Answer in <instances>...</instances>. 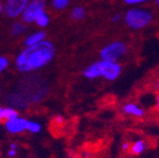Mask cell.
<instances>
[{
  "label": "cell",
  "instance_id": "obj_16",
  "mask_svg": "<svg viewBox=\"0 0 159 158\" xmlns=\"http://www.w3.org/2000/svg\"><path fill=\"white\" fill-rule=\"evenodd\" d=\"M86 17V9L82 6H77V7L73 8V10L71 11V18L73 20H76V21H80V20H83Z\"/></svg>",
  "mask_w": 159,
  "mask_h": 158
},
{
  "label": "cell",
  "instance_id": "obj_31",
  "mask_svg": "<svg viewBox=\"0 0 159 158\" xmlns=\"http://www.w3.org/2000/svg\"><path fill=\"white\" fill-rule=\"evenodd\" d=\"M0 158H2V157H0Z\"/></svg>",
  "mask_w": 159,
  "mask_h": 158
},
{
  "label": "cell",
  "instance_id": "obj_9",
  "mask_svg": "<svg viewBox=\"0 0 159 158\" xmlns=\"http://www.w3.org/2000/svg\"><path fill=\"white\" fill-rule=\"evenodd\" d=\"M7 103L10 107H13L16 109H25L30 106V103L22 94L16 90L7 95Z\"/></svg>",
  "mask_w": 159,
  "mask_h": 158
},
{
  "label": "cell",
  "instance_id": "obj_19",
  "mask_svg": "<svg viewBox=\"0 0 159 158\" xmlns=\"http://www.w3.org/2000/svg\"><path fill=\"white\" fill-rule=\"evenodd\" d=\"M9 67V60L6 57H0V73L5 72Z\"/></svg>",
  "mask_w": 159,
  "mask_h": 158
},
{
  "label": "cell",
  "instance_id": "obj_26",
  "mask_svg": "<svg viewBox=\"0 0 159 158\" xmlns=\"http://www.w3.org/2000/svg\"><path fill=\"white\" fill-rule=\"evenodd\" d=\"M156 106H157V109H158V111H159V94L157 95V105H156Z\"/></svg>",
  "mask_w": 159,
  "mask_h": 158
},
{
  "label": "cell",
  "instance_id": "obj_6",
  "mask_svg": "<svg viewBox=\"0 0 159 158\" xmlns=\"http://www.w3.org/2000/svg\"><path fill=\"white\" fill-rule=\"evenodd\" d=\"M29 1L30 0H6L3 3V13L11 19L21 17Z\"/></svg>",
  "mask_w": 159,
  "mask_h": 158
},
{
  "label": "cell",
  "instance_id": "obj_21",
  "mask_svg": "<svg viewBox=\"0 0 159 158\" xmlns=\"http://www.w3.org/2000/svg\"><path fill=\"white\" fill-rule=\"evenodd\" d=\"M122 17H123V16L118 13V15H114V16H113L111 20H112V22H118V21H120V20H122Z\"/></svg>",
  "mask_w": 159,
  "mask_h": 158
},
{
  "label": "cell",
  "instance_id": "obj_22",
  "mask_svg": "<svg viewBox=\"0 0 159 158\" xmlns=\"http://www.w3.org/2000/svg\"><path fill=\"white\" fill-rule=\"evenodd\" d=\"M8 156H9V158H15L17 156V149H9Z\"/></svg>",
  "mask_w": 159,
  "mask_h": 158
},
{
  "label": "cell",
  "instance_id": "obj_5",
  "mask_svg": "<svg viewBox=\"0 0 159 158\" xmlns=\"http://www.w3.org/2000/svg\"><path fill=\"white\" fill-rule=\"evenodd\" d=\"M127 44L124 41H113L106 44L99 52L101 60L117 62L127 53Z\"/></svg>",
  "mask_w": 159,
  "mask_h": 158
},
{
  "label": "cell",
  "instance_id": "obj_20",
  "mask_svg": "<svg viewBox=\"0 0 159 158\" xmlns=\"http://www.w3.org/2000/svg\"><path fill=\"white\" fill-rule=\"evenodd\" d=\"M149 1V0H124V2L129 6H138Z\"/></svg>",
  "mask_w": 159,
  "mask_h": 158
},
{
  "label": "cell",
  "instance_id": "obj_2",
  "mask_svg": "<svg viewBox=\"0 0 159 158\" xmlns=\"http://www.w3.org/2000/svg\"><path fill=\"white\" fill-rule=\"evenodd\" d=\"M17 91L21 93L30 104H38L47 97L49 86L47 81L37 75H28L19 82Z\"/></svg>",
  "mask_w": 159,
  "mask_h": 158
},
{
  "label": "cell",
  "instance_id": "obj_8",
  "mask_svg": "<svg viewBox=\"0 0 159 158\" xmlns=\"http://www.w3.org/2000/svg\"><path fill=\"white\" fill-rule=\"evenodd\" d=\"M28 124H29V119L18 116L17 118L11 119V121H6L5 128L7 129L8 133L17 135V134H21L25 131L28 132Z\"/></svg>",
  "mask_w": 159,
  "mask_h": 158
},
{
  "label": "cell",
  "instance_id": "obj_14",
  "mask_svg": "<svg viewBox=\"0 0 159 158\" xmlns=\"http://www.w3.org/2000/svg\"><path fill=\"white\" fill-rule=\"evenodd\" d=\"M18 116H19L18 109H13V107H5V109H2V112H1V119H5V122L15 119Z\"/></svg>",
  "mask_w": 159,
  "mask_h": 158
},
{
  "label": "cell",
  "instance_id": "obj_7",
  "mask_svg": "<svg viewBox=\"0 0 159 158\" xmlns=\"http://www.w3.org/2000/svg\"><path fill=\"white\" fill-rule=\"evenodd\" d=\"M45 7V0H30L28 2L25 9L23 10L22 15H21V19L22 22L25 25L29 23H33L34 21V17L40 10L44 9Z\"/></svg>",
  "mask_w": 159,
  "mask_h": 158
},
{
  "label": "cell",
  "instance_id": "obj_3",
  "mask_svg": "<svg viewBox=\"0 0 159 158\" xmlns=\"http://www.w3.org/2000/svg\"><path fill=\"white\" fill-rule=\"evenodd\" d=\"M122 73V65L118 62L96 61L89 64L83 71V75L89 80H95L97 77H104L107 81H115Z\"/></svg>",
  "mask_w": 159,
  "mask_h": 158
},
{
  "label": "cell",
  "instance_id": "obj_11",
  "mask_svg": "<svg viewBox=\"0 0 159 158\" xmlns=\"http://www.w3.org/2000/svg\"><path fill=\"white\" fill-rule=\"evenodd\" d=\"M123 112L127 115L135 117H143L144 116V111L142 107H139L137 104L135 103H126L123 106Z\"/></svg>",
  "mask_w": 159,
  "mask_h": 158
},
{
  "label": "cell",
  "instance_id": "obj_13",
  "mask_svg": "<svg viewBox=\"0 0 159 158\" xmlns=\"http://www.w3.org/2000/svg\"><path fill=\"white\" fill-rule=\"evenodd\" d=\"M145 151H146V143H145L144 141H142V139H138V141L130 144L129 151H130L133 155H140V154H143Z\"/></svg>",
  "mask_w": 159,
  "mask_h": 158
},
{
  "label": "cell",
  "instance_id": "obj_12",
  "mask_svg": "<svg viewBox=\"0 0 159 158\" xmlns=\"http://www.w3.org/2000/svg\"><path fill=\"white\" fill-rule=\"evenodd\" d=\"M33 22L37 23L40 28L48 27L50 23V17H49V15H48L47 11H45L44 9L40 10L39 12L37 13V16L34 17V21H33Z\"/></svg>",
  "mask_w": 159,
  "mask_h": 158
},
{
  "label": "cell",
  "instance_id": "obj_25",
  "mask_svg": "<svg viewBox=\"0 0 159 158\" xmlns=\"http://www.w3.org/2000/svg\"><path fill=\"white\" fill-rule=\"evenodd\" d=\"M2 12H3V3H2V1L0 0V16L2 15Z\"/></svg>",
  "mask_w": 159,
  "mask_h": 158
},
{
  "label": "cell",
  "instance_id": "obj_29",
  "mask_svg": "<svg viewBox=\"0 0 159 158\" xmlns=\"http://www.w3.org/2000/svg\"><path fill=\"white\" fill-rule=\"evenodd\" d=\"M0 95H1V89H0Z\"/></svg>",
  "mask_w": 159,
  "mask_h": 158
},
{
  "label": "cell",
  "instance_id": "obj_17",
  "mask_svg": "<svg viewBox=\"0 0 159 158\" xmlns=\"http://www.w3.org/2000/svg\"><path fill=\"white\" fill-rule=\"evenodd\" d=\"M42 129V125L37 121H31L29 119V124H28V132L31 134H39Z\"/></svg>",
  "mask_w": 159,
  "mask_h": 158
},
{
  "label": "cell",
  "instance_id": "obj_24",
  "mask_svg": "<svg viewBox=\"0 0 159 158\" xmlns=\"http://www.w3.org/2000/svg\"><path fill=\"white\" fill-rule=\"evenodd\" d=\"M9 149H18V144L17 143H11L9 145Z\"/></svg>",
  "mask_w": 159,
  "mask_h": 158
},
{
  "label": "cell",
  "instance_id": "obj_30",
  "mask_svg": "<svg viewBox=\"0 0 159 158\" xmlns=\"http://www.w3.org/2000/svg\"><path fill=\"white\" fill-rule=\"evenodd\" d=\"M158 86H159V81H158Z\"/></svg>",
  "mask_w": 159,
  "mask_h": 158
},
{
  "label": "cell",
  "instance_id": "obj_1",
  "mask_svg": "<svg viewBox=\"0 0 159 158\" xmlns=\"http://www.w3.org/2000/svg\"><path fill=\"white\" fill-rule=\"evenodd\" d=\"M55 57V47L44 40L32 47H27L16 58V67L22 73H31L47 67Z\"/></svg>",
  "mask_w": 159,
  "mask_h": 158
},
{
  "label": "cell",
  "instance_id": "obj_15",
  "mask_svg": "<svg viewBox=\"0 0 159 158\" xmlns=\"http://www.w3.org/2000/svg\"><path fill=\"white\" fill-rule=\"evenodd\" d=\"M27 31V26L25 23H23L22 21H17V22H13L10 28V32L12 35H23V33Z\"/></svg>",
  "mask_w": 159,
  "mask_h": 158
},
{
  "label": "cell",
  "instance_id": "obj_10",
  "mask_svg": "<svg viewBox=\"0 0 159 158\" xmlns=\"http://www.w3.org/2000/svg\"><path fill=\"white\" fill-rule=\"evenodd\" d=\"M47 40V33L42 30H39V31H34L31 35H29L25 39V45L27 47H32L38 43H41L42 41Z\"/></svg>",
  "mask_w": 159,
  "mask_h": 158
},
{
  "label": "cell",
  "instance_id": "obj_18",
  "mask_svg": "<svg viewBox=\"0 0 159 158\" xmlns=\"http://www.w3.org/2000/svg\"><path fill=\"white\" fill-rule=\"evenodd\" d=\"M71 0H52V8L55 10H64L69 7Z\"/></svg>",
  "mask_w": 159,
  "mask_h": 158
},
{
  "label": "cell",
  "instance_id": "obj_28",
  "mask_svg": "<svg viewBox=\"0 0 159 158\" xmlns=\"http://www.w3.org/2000/svg\"><path fill=\"white\" fill-rule=\"evenodd\" d=\"M156 3H157V6L159 7V0H156Z\"/></svg>",
  "mask_w": 159,
  "mask_h": 158
},
{
  "label": "cell",
  "instance_id": "obj_23",
  "mask_svg": "<svg viewBox=\"0 0 159 158\" xmlns=\"http://www.w3.org/2000/svg\"><path fill=\"white\" fill-rule=\"evenodd\" d=\"M129 148H130V144L129 143H123L122 144V149L124 151H129Z\"/></svg>",
  "mask_w": 159,
  "mask_h": 158
},
{
  "label": "cell",
  "instance_id": "obj_4",
  "mask_svg": "<svg viewBox=\"0 0 159 158\" xmlns=\"http://www.w3.org/2000/svg\"><path fill=\"white\" fill-rule=\"evenodd\" d=\"M154 20V13L148 9L132 8L124 16V21L133 30H143L148 27Z\"/></svg>",
  "mask_w": 159,
  "mask_h": 158
},
{
  "label": "cell",
  "instance_id": "obj_27",
  "mask_svg": "<svg viewBox=\"0 0 159 158\" xmlns=\"http://www.w3.org/2000/svg\"><path fill=\"white\" fill-rule=\"evenodd\" d=\"M1 112H2V107L0 106V121H1Z\"/></svg>",
  "mask_w": 159,
  "mask_h": 158
}]
</instances>
